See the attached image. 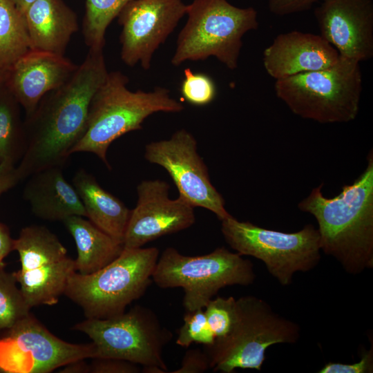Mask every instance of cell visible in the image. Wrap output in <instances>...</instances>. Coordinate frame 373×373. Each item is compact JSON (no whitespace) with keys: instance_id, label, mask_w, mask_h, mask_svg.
I'll use <instances>...</instances> for the list:
<instances>
[{"instance_id":"cell-6","label":"cell","mask_w":373,"mask_h":373,"mask_svg":"<svg viewBox=\"0 0 373 373\" xmlns=\"http://www.w3.org/2000/svg\"><path fill=\"white\" fill-rule=\"evenodd\" d=\"M186 15L172 65L214 57L229 70L236 69L243 36L259 26L256 9L236 7L227 0H193L186 5Z\"/></svg>"},{"instance_id":"cell-29","label":"cell","mask_w":373,"mask_h":373,"mask_svg":"<svg viewBox=\"0 0 373 373\" xmlns=\"http://www.w3.org/2000/svg\"><path fill=\"white\" fill-rule=\"evenodd\" d=\"M236 303L233 296H218L209 300L204 307L208 325L216 338L229 332L235 318Z\"/></svg>"},{"instance_id":"cell-33","label":"cell","mask_w":373,"mask_h":373,"mask_svg":"<svg viewBox=\"0 0 373 373\" xmlns=\"http://www.w3.org/2000/svg\"><path fill=\"white\" fill-rule=\"evenodd\" d=\"M323 0H269V11L277 16H285L310 9Z\"/></svg>"},{"instance_id":"cell-35","label":"cell","mask_w":373,"mask_h":373,"mask_svg":"<svg viewBox=\"0 0 373 373\" xmlns=\"http://www.w3.org/2000/svg\"><path fill=\"white\" fill-rule=\"evenodd\" d=\"M14 239L8 227L0 222V269L6 267L5 258L13 251Z\"/></svg>"},{"instance_id":"cell-36","label":"cell","mask_w":373,"mask_h":373,"mask_svg":"<svg viewBox=\"0 0 373 373\" xmlns=\"http://www.w3.org/2000/svg\"><path fill=\"white\" fill-rule=\"evenodd\" d=\"M84 360H79L65 365L61 372H90V365Z\"/></svg>"},{"instance_id":"cell-16","label":"cell","mask_w":373,"mask_h":373,"mask_svg":"<svg viewBox=\"0 0 373 373\" xmlns=\"http://www.w3.org/2000/svg\"><path fill=\"white\" fill-rule=\"evenodd\" d=\"M314 14L320 35L340 56L373 57V0H323Z\"/></svg>"},{"instance_id":"cell-9","label":"cell","mask_w":373,"mask_h":373,"mask_svg":"<svg viewBox=\"0 0 373 373\" xmlns=\"http://www.w3.org/2000/svg\"><path fill=\"white\" fill-rule=\"evenodd\" d=\"M221 232L230 247L261 260L283 286L292 283L296 272L314 269L321 258L319 233L312 224L287 233L239 221L231 215L221 220Z\"/></svg>"},{"instance_id":"cell-7","label":"cell","mask_w":373,"mask_h":373,"mask_svg":"<svg viewBox=\"0 0 373 373\" xmlns=\"http://www.w3.org/2000/svg\"><path fill=\"white\" fill-rule=\"evenodd\" d=\"M158 258L157 247L124 248L117 258L94 273L75 271L64 294L81 307L87 318L121 314L150 286Z\"/></svg>"},{"instance_id":"cell-27","label":"cell","mask_w":373,"mask_h":373,"mask_svg":"<svg viewBox=\"0 0 373 373\" xmlns=\"http://www.w3.org/2000/svg\"><path fill=\"white\" fill-rule=\"evenodd\" d=\"M180 93L189 104L202 106L211 103L216 96V86L213 79L202 73H194L191 68L184 70Z\"/></svg>"},{"instance_id":"cell-24","label":"cell","mask_w":373,"mask_h":373,"mask_svg":"<svg viewBox=\"0 0 373 373\" xmlns=\"http://www.w3.org/2000/svg\"><path fill=\"white\" fill-rule=\"evenodd\" d=\"M20 104L6 86L0 88V162L15 166L23 153V122Z\"/></svg>"},{"instance_id":"cell-20","label":"cell","mask_w":373,"mask_h":373,"mask_svg":"<svg viewBox=\"0 0 373 373\" xmlns=\"http://www.w3.org/2000/svg\"><path fill=\"white\" fill-rule=\"evenodd\" d=\"M24 17L32 49L64 55L78 22L63 0H36Z\"/></svg>"},{"instance_id":"cell-31","label":"cell","mask_w":373,"mask_h":373,"mask_svg":"<svg viewBox=\"0 0 373 373\" xmlns=\"http://www.w3.org/2000/svg\"><path fill=\"white\" fill-rule=\"evenodd\" d=\"M90 365L92 373H138L139 365L132 362L116 358L93 359Z\"/></svg>"},{"instance_id":"cell-34","label":"cell","mask_w":373,"mask_h":373,"mask_svg":"<svg viewBox=\"0 0 373 373\" xmlns=\"http://www.w3.org/2000/svg\"><path fill=\"white\" fill-rule=\"evenodd\" d=\"M19 181L16 166L0 162V197Z\"/></svg>"},{"instance_id":"cell-14","label":"cell","mask_w":373,"mask_h":373,"mask_svg":"<svg viewBox=\"0 0 373 373\" xmlns=\"http://www.w3.org/2000/svg\"><path fill=\"white\" fill-rule=\"evenodd\" d=\"M182 0H131L117 16L121 59L128 66L151 67L155 50L186 15Z\"/></svg>"},{"instance_id":"cell-23","label":"cell","mask_w":373,"mask_h":373,"mask_svg":"<svg viewBox=\"0 0 373 373\" xmlns=\"http://www.w3.org/2000/svg\"><path fill=\"white\" fill-rule=\"evenodd\" d=\"M32 49L24 15L10 0H0V70H8Z\"/></svg>"},{"instance_id":"cell-25","label":"cell","mask_w":373,"mask_h":373,"mask_svg":"<svg viewBox=\"0 0 373 373\" xmlns=\"http://www.w3.org/2000/svg\"><path fill=\"white\" fill-rule=\"evenodd\" d=\"M130 1L86 0L82 32L89 49H104L107 28Z\"/></svg>"},{"instance_id":"cell-21","label":"cell","mask_w":373,"mask_h":373,"mask_svg":"<svg viewBox=\"0 0 373 373\" xmlns=\"http://www.w3.org/2000/svg\"><path fill=\"white\" fill-rule=\"evenodd\" d=\"M86 218L104 233L123 244L131 210L119 198L104 189L84 169L73 178Z\"/></svg>"},{"instance_id":"cell-2","label":"cell","mask_w":373,"mask_h":373,"mask_svg":"<svg viewBox=\"0 0 373 373\" xmlns=\"http://www.w3.org/2000/svg\"><path fill=\"white\" fill-rule=\"evenodd\" d=\"M367 160L363 172L337 195L325 197L321 184L298 204L316 218L321 251L350 274L373 267L372 149Z\"/></svg>"},{"instance_id":"cell-30","label":"cell","mask_w":373,"mask_h":373,"mask_svg":"<svg viewBox=\"0 0 373 373\" xmlns=\"http://www.w3.org/2000/svg\"><path fill=\"white\" fill-rule=\"evenodd\" d=\"M373 372V347L365 351L361 360L354 363L329 362L326 363L319 373H370Z\"/></svg>"},{"instance_id":"cell-10","label":"cell","mask_w":373,"mask_h":373,"mask_svg":"<svg viewBox=\"0 0 373 373\" xmlns=\"http://www.w3.org/2000/svg\"><path fill=\"white\" fill-rule=\"evenodd\" d=\"M86 334L95 348V357L128 361L143 367L155 366L166 372L163 350L171 340L153 311L136 305L108 318H87L73 326Z\"/></svg>"},{"instance_id":"cell-15","label":"cell","mask_w":373,"mask_h":373,"mask_svg":"<svg viewBox=\"0 0 373 373\" xmlns=\"http://www.w3.org/2000/svg\"><path fill=\"white\" fill-rule=\"evenodd\" d=\"M169 185L164 180H146L137 186V201L131 210L124 248L134 249L163 236L191 227L195 221L194 207L179 195L169 196Z\"/></svg>"},{"instance_id":"cell-4","label":"cell","mask_w":373,"mask_h":373,"mask_svg":"<svg viewBox=\"0 0 373 373\" xmlns=\"http://www.w3.org/2000/svg\"><path fill=\"white\" fill-rule=\"evenodd\" d=\"M300 337L296 322L277 314L263 299L244 296L236 299L229 332L204 350L213 372L232 373L237 368L260 371L270 346L294 344Z\"/></svg>"},{"instance_id":"cell-19","label":"cell","mask_w":373,"mask_h":373,"mask_svg":"<svg viewBox=\"0 0 373 373\" xmlns=\"http://www.w3.org/2000/svg\"><path fill=\"white\" fill-rule=\"evenodd\" d=\"M61 169L51 167L28 177L23 197L35 216L62 222L72 216L86 217L76 189L65 179Z\"/></svg>"},{"instance_id":"cell-11","label":"cell","mask_w":373,"mask_h":373,"mask_svg":"<svg viewBox=\"0 0 373 373\" xmlns=\"http://www.w3.org/2000/svg\"><path fill=\"white\" fill-rule=\"evenodd\" d=\"M13 250L21 263L13 274L29 306L57 304L76 271L75 260L57 236L44 226H27L14 239Z\"/></svg>"},{"instance_id":"cell-17","label":"cell","mask_w":373,"mask_h":373,"mask_svg":"<svg viewBox=\"0 0 373 373\" xmlns=\"http://www.w3.org/2000/svg\"><path fill=\"white\" fill-rule=\"evenodd\" d=\"M77 67L64 55L32 49L8 70L6 86L28 115L46 94L64 84Z\"/></svg>"},{"instance_id":"cell-3","label":"cell","mask_w":373,"mask_h":373,"mask_svg":"<svg viewBox=\"0 0 373 373\" xmlns=\"http://www.w3.org/2000/svg\"><path fill=\"white\" fill-rule=\"evenodd\" d=\"M128 82L120 71L108 73L92 98L84 133L71 154L92 153L110 168L106 153L113 141L142 129L144 119L155 113H180L184 108L167 88L131 91L127 88Z\"/></svg>"},{"instance_id":"cell-38","label":"cell","mask_w":373,"mask_h":373,"mask_svg":"<svg viewBox=\"0 0 373 373\" xmlns=\"http://www.w3.org/2000/svg\"><path fill=\"white\" fill-rule=\"evenodd\" d=\"M8 70H0V88L6 84Z\"/></svg>"},{"instance_id":"cell-8","label":"cell","mask_w":373,"mask_h":373,"mask_svg":"<svg viewBox=\"0 0 373 373\" xmlns=\"http://www.w3.org/2000/svg\"><path fill=\"white\" fill-rule=\"evenodd\" d=\"M256 275L253 263L224 247L198 256L180 254L173 247L159 256L152 280L160 288L182 287L186 312L204 309L220 289L227 286H248Z\"/></svg>"},{"instance_id":"cell-37","label":"cell","mask_w":373,"mask_h":373,"mask_svg":"<svg viewBox=\"0 0 373 373\" xmlns=\"http://www.w3.org/2000/svg\"><path fill=\"white\" fill-rule=\"evenodd\" d=\"M16 8L23 14L36 0H10Z\"/></svg>"},{"instance_id":"cell-12","label":"cell","mask_w":373,"mask_h":373,"mask_svg":"<svg viewBox=\"0 0 373 373\" xmlns=\"http://www.w3.org/2000/svg\"><path fill=\"white\" fill-rule=\"evenodd\" d=\"M0 336V372L48 373L70 363L93 359V344L66 342L28 316Z\"/></svg>"},{"instance_id":"cell-22","label":"cell","mask_w":373,"mask_h":373,"mask_svg":"<svg viewBox=\"0 0 373 373\" xmlns=\"http://www.w3.org/2000/svg\"><path fill=\"white\" fill-rule=\"evenodd\" d=\"M84 218L72 216L63 222L76 245V271L86 275L99 270L117 258L124 246Z\"/></svg>"},{"instance_id":"cell-5","label":"cell","mask_w":373,"mask_h":373,"mask_svg":"<svg viewBox=\"0 0 373 373\" xmlns=\"http://www.w3.org/2000/svg\"><path fill=\"white\" fill-rule=\"evenodd\" d=\"M360 62L340 56L332 66L276 80L274 90L295 115L321 124L347 123L358 114Z\"/></svg>"},{"instance_id":"cell-13","label":"cell","mask_w":373,"mask_h":373,"mask_svg":"<svg viewBox=\"0 0 373 373\" xmlns=\"http://www.w3.org/2000/svg\"><path fill=\"white\" fill-rule=\"evenodd\" d=\"M194 136L187 130L176 131L169 139L145 146L144 157L164 168L172 178L179 195L193 207L204 208L221 221L231 214L222 195L212 184L208 169L198 152Z\"/></svg>"},{"instance_id":"cell-26","label":"cell","mask_w":373,"mask_h":373,"mask_svg":"<svg viewBox=\"0 0 373 373\" xmlns=\"http://www.w3.org/2000/svg\"><path fill=\"white\" fill-rule=\"evenodd\" d=\"M30 309L13 271L0 269V332L28 316Z\"/></svg>"},{"instance_id":"cell-32","label":"cell","mask_w":373,"mask_h":373,"mask_svg":"<svg viewBox=\"0 0 373 373\" xmlns=\"http://www.w3.org/2000/svg\"><path fill=\"white\" fill-rule=\"evenodd\" d=\"M209 368V360L205 351L191 349L183 356L180 367L171 373H202Z\"/></svg>"},{"instance_id":"cell-1","label":"cell","mask_w":373,"mask_h":373,"mask_svg":"<svg viewBox=\"0 0 373 373\" xmlns=\"http://www.w3.org/2000/svg\"><path fill=\"white\" fill-rule=\"evenodd\" d=\"M108 73L103 50L89 49L73 75L26 115L24 151L16 166L20 180L64 166L84 133L90 102Z\"/></svg>"},{"instance_id":"cell-18","label":"cell","mask_w":373,"mask_h":373,"mask_svg":"<svg viewBox=\"0 0 373 373\" xmlns=\"http://www.w3.org/2000/svg\"><path fill=\"white\" fill-rule=\"evenodd\" d=\"M338 51L320 35L291 31L278 35L263 52V65L276 80L334 66Z\"/></svg>"},{"instance_id":"cell-28","label":"cell","mask_w":373,"mask_h":373,"mask_svg":"<svg viewBox=\"0 0 373 373\" xmlns=\"http://www.w3.org/2000/svg\"><path fill=\"white\" fill-rule=\"evenodd\" d=\"M216 337L208 325L204 309L186 312L184 324L178 331L176 344L189 347L192 343L211 345Z\"/></svg>"}]
</instances>
